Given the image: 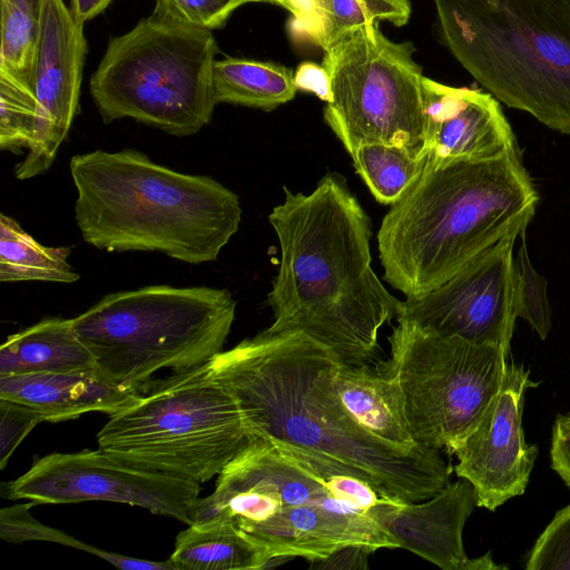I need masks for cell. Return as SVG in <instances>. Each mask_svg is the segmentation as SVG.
Here are the masks:
<instances>
[{"mask_svg":"<svg viewBox=\"0 0 570 570\" xmlns=\"http://www.w3.org/2000/svg\"><path fill=\"white\" fill-rule=\"evenodd\" d=\"M342 360L302 332L265 330L209 363L236 400L252 436L325 458L385 499H430L450 482L441 451L401 454L374 439L348 414L335 390Z\"/></svg>","mask_w":570,"mask_h":570,"instance_id":"6da1fadb","label":"cell"},{"mask_svg":"<svg viewBox=\"0 0 570 570\" xmlns=\"http://www.w3.org/2000/svg\"><path fill=\"white\" fill-rule=\"evenodd\" d=\"M284 190L268 216L281 258L267 294L274 322L265 331L302 332L344 363L365 364L402 303L372 268L371 219L337 173L309 194Z\"/></svg>","mask_w":570,"mask_h":570,"instance_id":"7a4b0ae2","label":"cell"},{"mask_svg":"<svg viewBox=\"0 0 570 570\" xmlns=\"http://www.w3.org/2000/svg\"><path fill=\"white\" fill-rule=\"evenodd\" d=\"M387 501L340 464L253 436L220 471L214 492L197 500L189 524H233L271 568L295 557L321 560L350 546L397 548L373 517Z\"/></svg>","mask_w":570,"mask_h":570,"instance_id":"3957f363","label":"cell"},{"mask_svg":"<svg viewBox=\"0 0 570 570\" xmlns=\"http://www.w3.org/2000/svg\"><path fill=\"white\" fill-rule=\"evenodd\" d=\"M537 204L518 147L485 160L428 159L382 220L383 277L405 297L431 291L478 253L524 234Z\"/></svg>","mask_w":570,"mask_h":570,"instance_id":"277c9868","label":"cell"},{"mask_svg":"<svg viewBox=\"0 0 570 570\" xmlns=\"http://www.w3.org/2000/svg\"><path fill=\"white\" fill-rule=\"evenodd\" d=\"M69 169L76 224L98 249L203 264L216 261L238 230V196L209 176L173 170L134 149L78 154Z\"/></svg>","mask_w":570,"mask_h":570,"instance_id":"5b68a950","label":"cell"},{"mask_svg":"<svg viewBox=\"0 0 570 570\" xmlns=\"http://www.w3.org/2000/svg\"><path fill=\"white\" fill-rule=\"evenodd\" d=\"M235 313L226 288L151 285L109 294L71 323L97 372L142 397L207 366Z\"/></svg>","mask_w":570,"mask_h":570,"instance_id":"8992f818","label":"cell"},{"mask_svg":"<svg viewBox=\"0 0 570 570\" xmlns=\"http://www.w3.org/2000/svg\"><path fill=\"white\" fill-rule=\"evenodd\" d=\"M443 43L494 98L570 135V0H433Z\"/></svg>","mask_w":570,"mask_h":570,"instance_id":"52a82bcc","label":"cell"},{"mask_svg":"<svg viewBox=\"0 0 570 570\" xmlns=\"http://www.w3.org/2000/svg\"><path fill=\"white\" fill-rule=\"evenodd\" d=\"M213 32L151 13L109 40L90 79L105 124L122 118L186 137L213 118Z\"/></svg>","mask_w":570,"mask_h":570,"instance_id":"ba28073f","label":"cell"},{"mask_svg":"<svg viewBox=\"0 0 570 570\" xmlns=\"http://www.w3.org/2000/svg\"><path fill=\"white\" fill-rule=\"evenodd\" d=\"M109 416L97 435L98 449L199 484L218 475L253 438L209 364Z\"/></svg>","mask_w":570,"mask_h":570,"instance_id":"9c48e42d","label":"cell"},{"mask_svg":"<svg viewBox=\"0 0 570 570\" xmlns=\"http://www.w3.org/2000/svg\"><path fill=\"white\" fill-rule=\"evenodd\" d=\"M396 321L376 370L395 384L415 442L452 454L498 395L510 352Z\"/></svg>","mask_w":570,"mask_h":570,"instance_id":"30bf717a","label":"cell"},{"mask_svg":"<svg viewBox=\"0 0 570 570\" xmlns=\"http://www.w3.org/2000/svg\"><path fill=\"white\" fill-rule=\"evenodd\" d=\"M323 52L332 94L324 120L350 155L364 144L428 154L424 76L411 41H392L373 22Z\"/></svg>","mask_w":570,"mask_h":570,"instance_id":"8fae6325","label":"cell"},{"mask_svg":"<svg viewBox=\"0 0 570 570\" xmlns=\"http://www.w3.org/2000/svg\"><path fill=\"white\" fill-rule=\"evenodd\" d=\"M6 487L3 491L12 500L111 501L140 507L187 524L200 489L199 483L135 466L100 449L46 455Z\"/></svg>","mask_w":570,"mask_h":570,"instance_id":"7c38bea8","label":"cell"},{"mask_svg":"<svg viewBox=\"0 0 570 570\" xmlns=\"http://www.w3.org/2000/svg\"><path fill=\"white\" fill-rule=\"evenodd\" d=\"M507 236L464 263L436 287L401 303L396 320L429 332L491 344L510 352L518 318V278Z\"/></svg>","mask_w":570,"mask_h":570,"instance_id":"4fadbf2b","label":"cell"},{"mask_svg":"<svg viewBox=\"0 0 570 570\" xmlns=\"http://www.w3.org/2000/svg\"><path fill=\"white\" fill-rule=\"evenodd\" d=\"M87 52L83 23L63 0H38V33L31 71L38 109L37 134L14 168L19 180L46 173L79 110Z\"/></svg>","mask_w":570,"mask_h":570,"instance_id":"5bb4252c","label":"cell"},{"mask_svg":"<svg viewBox=\"0 0 570 570\" xmlns=\"http://www.w3.org/2000/svg\"><path fill=\"white\" fill-rule=\"evenodd\" d=\"M535 385L529 371L510 362L498 395L452 452L453 470L473 485L478 507L494 511L525 491L538 448L525 442L522 410L527 390Z\"/></svg>","mask_w":570,"mask_h":570,"instance_id":"9a60e30c","label":"cell"},{"mask_svg":"<svg viewBox=\"0 0 570 570\" xmlns=\"http://www.w3.org/2000/svg\"><path fill=\"white\" fill-rule=\"evenodd\" d=\"M423 94L430 161L485 160L518 147L500 101L488 91L424 76Z\"/></svg>","mask_w":570,"mask_h":570,"instance_id":"2e32d148","label":"cell"},{"mask_svg":"<svg viewBox=\"0 0 570 570\" xmlns=\"http://www.w3.org/2000/svg\"><path fill=\"white\" fill-rule=\"evenodd\" d=\"M478 507L473 485L465 479L449 482L430 499L380 504L373 517L382 529L404 548L443 570H469L462 533Z\"/></svg>","mask_w":570,"mask_h":570,"instance_id":"e0dca14e","label":"cell"},{"mask_svg":"<svg viewBox=\"0 0 570 570\" xmlns=\"http://www.w3.org/2000/svg\"><path fill=\"white\" fill-rule=\"evenodd\" d=\"M0 399L29 405L45 421L58 422L88 412L111 415L137 403L141 396L91 370L0 376Z\"/></svg>","mask_w":570,"mask_h":570,"instance_id":"ac0fdd59","label":"cell"},{"mask_svg":"<svg viewBox=\"0 0 570 570\" xmlns=\"http://www.w3.org/2000/svg\"><path fill=\"white\" fill-rule=\"evenodd\" d=\"M334 383L342 405L374 439L401 454L426 449L412 436L395 384L376 368L341 361Z\"/></svg>","mask_w":570,"mask_h":570,"instance_id":"d6986e66","label":"cell"},{"mask_svg":"<svg viewBox=\"0 0 570 570\" xmlns=\"http://www.w3.org/2000/svg\"><path fill=\"white\" fill-rule=\"evenodd\" d=\"M287 31L297 46L323 51L347 32L373 22L402 27L410 20V0H287Z\"/></svg>","mask_w":570,"mask_h":570,"instance_id":"ffe728a7","label":"cell"},{"mask_svg":"<svg viewBox=\"0 0 570 570\" xmlns=\"http://www.w3.org/2000/svg\"><path fill=\"white\" fill-rule=\"evenodd\" d=\"M96 370L71 318L51 317L8 336L0 347V376Z\"/></svg>","mask_w":570,"mask_h":570,"instance_id":"44dd1931","label":"cell"},{"mask_svg":"<svg viewBox=\"0 0 570 570\" xmlns=\"http://www.w3.org/2000/svg\"><path fill=\"white\" fill-rule=\"evenodd\" d=\"M216 104L273 110L297 91L292 68L272 61L226 57L213 67Z\"/></svg>","mask_w":570,"mask_h":570,"instance_id":"7402d4cb","label":"cell"},{"mask_svg":"<svg viewBox=\"0 0 570 570\" xmlns=\"http://www.w3.org/2000/svg\"><path fill=\"white\" fill-rule=\"evenodd\" d=\"M178 570L265 569L266 554L248 537L227 522L194 525L176 538L168 560Z\"/></svg>","mask_w":570,"mask_h":570,"instance_id":"603a6c76","label":"cell"},{"mask_svg":"<svg viewBox=\"0 0 570 570\" xmlns=\"http://www.w3.org/2000/svg\"><path fill=\"white\" fill-rule=\"evenodd\" d=\"M71 248L37 242L12 217L0 216V282L71 284L80 278L68 263Z\"/></svg>","mask_w":570,"mask_h":570,"instance_id":"cb8c5ba5","label":"cell"},{"mask_svg":"<svg viewBox=\"0 0 570 570\" xmlns=\"http://www.w3.org/2000/svg\"><path fill=\"white\" fill-rule=\"evenodd\" d=\"M354 168L375 199L385 205L396 203L420 177L428 154L385 144H364L351 155Z\"/></svg>","mask_w":570,"mask_h":570,"instance_id":"d4e9b609","label":"cell"},{"mask_svg":"<svg viewBox=\"0 0 570 570\" xmlns=\"http://www.w3.org/2000/svg\"><path fill=\"white\" fill-rule=\"evenodd\" d=\"M38 0H1L0 71L31 83Z\"/></svg>","mask_w":570,"mask_h":570,"instance_id":"484cf974","label":"cell"},{"mask_svg":"<svg viewBox=\"0 0 570 570\" xmlns=\"http://www.w3.org/2000/svg\"><path fill=\"white\" fill-rule=\"evenodd\" d=\"M38 124L39 109L31 83L0 71V148L14 154L29 149Z\"/></svg>","mask_w":570,"mask_h":570,"instance_id":"4316f807","label":"cell"},{"mask_svg":"<svg viewBox=\"0 0 570 570\" xmlns=\"http://www.w3.org/2000/svg\"><path fill=\"white\" fill-rule=\"evenodd\" d=\"M31 504H19L3 508L0 512V534L6 541L22 543L24 541H52L72 548L81 549L97 557L106 559L117 566L121 554L104 551L86 544L66 533L47 527L37 521L29 512Z\"/></svg>","mask_w":570,"mask_h":570,"instance_id":"83f0119b","label":"cell"},{"mask_svg":"<svg viewBox=\"0 0 570 570\" xmlns=\"http://www.w3.org/2000/svg\"><path fill=\"white\" fill-rule=\"evenodd\" d=\"M514 264L518 278V317L527 321L544 340L551 328V307L547 296V281L531 265L524 242Z\"/></svg>","mask_w":570,"mask_h":570,"instance_id":"f1b7e54d","label":"cell"},{"mask_svg":"<svg viewBox=\"0 0 570 570\" xmlns=\"http://www.w3.org/2000/svg\"><path fill=\"white\" fill-rule=\"evenodd\" d=\"M250 0H156L154 14L168 21L213 31Z\"/></svg>","mask_w":570,"mask_h":570,"instance_id":"f546056e","label":"cell"},{"mask_svg":"<svg viewBox=\"0 0 570 570\" xmlns=\"http://www.w3.org/2000/svg\"><path fill=\"white\" fill-rule=\"evenodd\" d=\"M528 570H570V504L560 509L529 551Z\"/></svg>","mask_w":570,"mask_h":570,"instance_id":"4dcf8cb0","label":"cell"},{"mask_svg":"<svg viewBox=\"0 0 570 570\" xmlns=\"http://www.w3.org/2000/svg\"><path fill=\"white\" fill-rule=\"evenodd\" d=\"M0 468L3 469L20 442L43 416L33 407L0 399Z\"/></svg>","mask_w":570,"mask_h":570,"instance_id":"1f68e13d","label":"cell"},{"mask_svg":"<svg viewBox=\"0 0 570 570\" xmlns=\"http://www.w3.org/2000/svg\"><path fill=\"white\" fill-rule=\"evenodd\" d=\"M551 466L570 488V423L562 415L556 419L551 440Z\"/></svg>","mask_w":570,"mask_h":570,"instance_id":"d6a6232c","label":"cell"},{"mask_svg":"<svg viewBox=\"0 0 570 570\" xmlns=\"http://www.w3.org/2000/svg\"><path fill=\"white\" fill-rule=\"evenodd\" d=\"M294 81L297 90L312 92L325 102L331 100V79L322 63L303 61L294 71Z\"/></svg>","mask_w":570,"mask_h":570,"instance_id":"836d02e7","label":"cell"},{"mask_svg":"<svg viewBox=\"0 0 570 570\" xmlns=\"http://www.w3.org/2000/svg\"><path fill=\"white\" fill-rule=\"evenodd\" d=\"M372 549L361 546H350L334 551L328 557L311 561L320 569H366Z\"/></svg>","mask_w":570,"mask_h":570,"instance_id":"e575fe53","label":"cell"},{"mask_svg":"<svg viewBox=\"0 0 570 570\" xmlns=\"http://www.w3.org/2000/svg\"><path fill=\"white\" fill-rule=\"evenodd\" d=\"M112 0H70V10L75 18L86 23L104 12Z\"/></svg>","mask_w":570,"mask_h":570,"instance_id":"d590c367","label":"cell"},{"mask_svg":"<svg viewBox=\"0 0 570 570\" xmlns=\"http://www.w3.org/2000/svg\"><path fill=\"white\" fill-rule=\"evenodd\" d=\"M501 568L505 567L495 564L490 552L480 558L471 559L469 564V570H492Z\"/></svg>","mask_w":570,"mask_h":570,"instance_id":"8d00e7d4","label":"cell"},{"mask_svg":"<svg viewBox=\"0 0 570 570\" xmlns=\"http://www.w3.org/2000/svg\"><path fill=\"white\" fill-rule=\"evenodd\" d=\"M250 2H265L271 4H276L285 9L287 0H250Z\"/></svg>","mask_w":570,"mask_h":570,"instance_id":"74e56055","label":"cell"},{"mask_svg":"<svg viewBox=\"0 0 570 570\" xmlns=\"http://www.w3.org/2000/svg\"><path fill=\"white\" fill-rule=\"evenodd\" d=\"M562 417L570 423V411L567 414L562 415Z\"/></svg>","mask_w":570,"mask_h":570,"instance_id":"f35d334b","label":"cell"}]
</instances>
